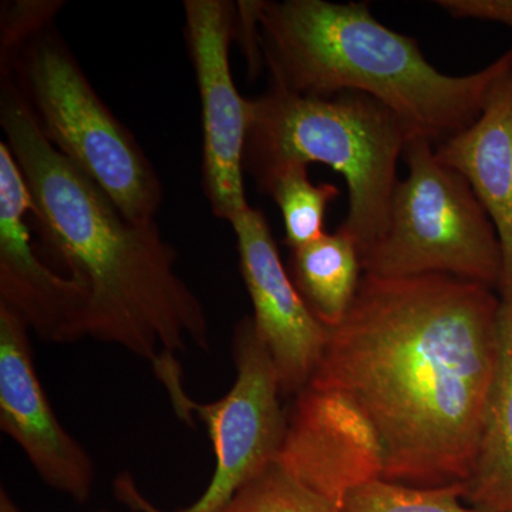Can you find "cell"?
Here are the masks:
<instances>
[{
  "label": "cell",
  "instance_id": "9a60e30c",
  "mask_svg": "<svg viewBox=\"0 0 512 512\" xmlns=\"http://www.w3.org/2000/svg\"><path fill=\"white\" fill-rule=\"evenodd\" d=\"M292 281L303 301L329 329L339 325L362 284V256L342 229L292 249Z\"/></svg>",
  "mask_w": 512,
  "mask_h": 512
},
{
  "label": "cell",
  "instance_id": "e0dca14e",
  "mask_svg": "<svg viewBox=\"0 0 512 512\" xmlns=\"http://www.w3.org/2000/svg\"><path fill=\"white\" fill-rule=\"evenodd\" d=\"M464 483L416 487L376 478L353 488L343 512H484L466 503Z\"/></svg>",
  "mask_w": 512,
  "mask_h": 512
},
{
  "label": "cell",
  "instance_id": "5b68a950",
  "mask_svg": "<svg viewBox=\"0 0 512 512\" xmlns=\"http://www.w3.org/2000/svg\"><path fill=\"white\" fill-rule=\"evenodd\" d=\"M53 20L0 46L2 80L18 90L43 136L128 221H156L163 187L153 164L93 89Z\"/></svg>",
  "mask_w": 512,
  "mask_h": 512
},
{
  "label": "cell",
  "instance_id": "5bb4252c",
  "mask_svg": "<svg viewBox=\"0 0 512 512\" xmlns=\"http://www.w3.org/2000/svg\"><path fill=\"white\" fill-rule=\"evenodd\" d=\"M466 503L484 512H512V298L498 311L497 362Z\"/></svg>",
  "mask_w": 512,
  "mask_h": 512
},
{
  "label": "cell",
  "instance_id": "7c38bea8",
  "mask_svg": "<svg viewBox=\"0 0 512 512\" xmlns=\"http://www.w3.org/2000/svg\"><path fill=\"white\" fill-rule=\"evenodd\" d=\"M286 416L276 461L316 493L342 507L357 485L383 478L379 437L348 397L308 386Z\"/></svg>",
  "mask_w": 512,
  "mask_h": 512
},
{
  "label": "cell",
  "instance_id": "7a4b0ae2",
  "mask_svg": "<svg viewBox=\"0 0 512 512\" xmlns=\"http://www.w3.org/2000/svg\"><path fill=\"white\" fill-rule=\"evenodd\" d=\"M0 126L28 185L46 248L89 291L87 338L120 346L151 366L190 345L208 352L204 308L175 272L177 254L156 221H128L43 136L8 80H2Z\"/></svg>",
  "mask_w": 512,
  "mask_h": 512
},
{
  "label": "cell",
  "instance_id": "d6986e66",
  "mask_svg": "<svg viewBox=\"0 0 512 512\" xmlns=\"http://www.w3.org/2000/svg\"><path fill=\"white\" fill-rule=\"evenodd\" d=\"M434 3L453 18L487 20L512 29V0H437Z\"/></svg>",
  "mask_w": 512,
  "mask_h": 512
},
{
  "label": "cell",
  "instance_id": "ffe728a7",
  "mask_svg": "<svg viewBox=\"0 0 512 512\" xmlns=\"http://www.w3.org/2000/svg\"><path fill=\"white\" fill-rule=\"evenodd\" d=\"M0 512H23L18 505L13 503L12 498L5 488H0Z\"/></svg>",
  "mask_w": 512,
  "mask_h": 512
},
{
  "label": "cell",
  "instance_id": "ba28073f",
  "mask_svg": "<svg viewBox=\"0 0 512 512\" xmlns=\"http://www.w3.org/2000/svg\"><path fill=\"white\" fill-rule=\"evenodd\" d=\"M185 37L202 110V175L212 212L231 224L248 210L244 187V148L249 100L239 94L229 45L237 35V3L185 0Z\"/></svg>",
  "mask_w": 512,
  "mask_h": 512
},
{
  "label": "cell",
  "instance_id": "30bf717a",
  "mask_svg": "<svg viewBox=\"0 0 512 512\" xmlns=\"http://www.w3.org/2000/svg\"><path fill=\"white\" fill-rule=\"evenodd\" d=\"M231 225L256 332L274 360L282 394L298 396L322 359L329 328L313 315L286 272L265 215L249 207Z\"/></svg>",
  "mask_w": 512,
  "mask_h": 512
},
{
  "label": "cell",
  "instance_id": "8992f818",
  "mask_svg": "<svg viewBox=\"0 0 512 512\" xmlns=\"http://www.w3.org/2000/svg\"><path fill=\"white\" fill-rule=\"evenodd\" d=\"M409 168L390 205L389 227L362 255L363 272L379 278L448 275L498 291L503 249L476 192L441 163L423 137L407 143Z\"/></svg>",
  "mask_w": 512,
  "mask_h": 512
},
{
  "label": "cell",
  "instance_id": "9c48e42d",
  "mask_svg": "<svg viewBox=\"0 0 512 512\" xmlns=\"http://www.w3.org/2000/svg\"><path fill=\"white\" fill-rule=\"evenodd\" d=\"M33 201L18 163L0 143V306L9 309L37 338L72 343L86 338L89 291L64 278L37 255L30 235Z\"/></svg>",
  "mask_w": 512,
  "mask_h": 512
},
{
  "label": "cell",
  "instance_id": "52a82bcc",
  "mask_svg": "<svg viewBox=\"0 0 512 512\" xmlns=\"http://www.w3.org/2000/svg\"><path fill=\"white\" fill-rule=\"evenodd\" d=\"M237 377L231 390L214 403L194 402L185 394L175 357H164L154 373L170 394L180 419L192 424V413L207 426L215 453L214 476L190 507L173 512H220L241 488L255 480L278 458L288 416L281 406V384L252 316L237 323L232 338ZM117 500L134 512H168L156 507L123 473L114 481Z\"/></svg>",
  "mask_w": 512,
  "mask_h": 512
},
{
  "label": "cell",
  "instance_id": "4fadbf2b",
  "mask_svg": "<svg viewBox=\"0 0 512 512\" xmlns=\"http://www.w3.org/2000/svg\"><path fill=\"white\" fill-rule=\"evenodd\" d=\"M441 163L458 171L493 221L503 249L500 299L512 298V67L494 83L483 113L436 147Z\"/></svg>",
  "mask_w": 512,
  "mask_h": 512
},
{
  "label": "cell",
  "instance_id": "277c9868",
  "mask_svg": "<svg viewBox=\"0 0 512 512\" xmlns=\"http://www.w3.org/2000/svg\"><path fill=\"white\" fill-rule=\"evenodd\" d=\"M413 137L419 136L367 94L305 96L271 84L249 100L244 170L261 191L285 168H333L349 191L348 217L339 228L362 255L389 227L397 164Z\"/></svg>",
  "mask_w": 512,
  "mask_h": 512
},
{
  "label": "cell",
  "instance_id": "8fae6325",
  "mask_svg": "<svg viewBox=\"0 0 512 512\" xmlns=\"http://www.w3.org/2000/svg\"><path fill=\"white\" fill-rule=\"evenodd\" d=\"M0 429L29 458L49 487L76 503L92 494L94 466L89 453L57 420L36 375L29 329L0 306Z\"/></svg>",
  "mask_w": 512,
  "mask_h": 512
},
{
  "label": "cell",
  "instance_id": "6da1fadb",
  "mask_svg": "<svg viewBox=\"0 0 512 512\" xmlns=\"http://www.w3.org/2000/svg\"><path fill=\"white\" fill-rule=\"evenodd\" d=\"M500 296L448 275H363L308 386L348 397L383 450V478L466 483L498 346Z\"/></svg>",
  "mask_w": 512,
  "mask_h": 512
},
{
  "label": "cell",
  "instance_id": "3957f363",
  "mask_svg": "<svg viewBox=\"0 0 512 512\" xmlns=\"http://www.w3.org/2000/svg\"><path fill=\"white\" fill-rule=\"evenodd\" d=\"M258 28L272 86L305 96L367 94L436 147L476 123L512 67L511 49L480 72L441 73L416 39L382 25L365 2H261Z\"/></svg>",
  "mask_w": 512,
  "mask_h": 512
},
{
  "label": "cell",
  "instance_id": "2e32d148",
  "mask_svg": "<svg viewBox=\"0 0 512 512\" xmlns=\"http://www.w3.org/2000/svg\"><path fill=\"white\" fill-rule=\"evenodd\" d=\"M278 205L285 224V244L291 249L303 247L325 235L326 214L330 202L339 197L336 185L313 184L308 168L289 167L279 171L262 187Z\"/></svg>",
  "mask_w": 512,
  "mask_h": 512
},
{
  "label": "cell",
  "instance_id": "ac0fdd59",
  "mask_svg": "<svg viewBox=\"0 0 512 512\" xmlns=\"http://www.w3.org/2000/svg\"><path fill=\"white\" fill-rule=\"evenodd\" d=\"M220 512H343L278 461L245 485Z\"/></svg>",
  "mask_w": 512,
  "mask_h": 512
},
{
  "label": "cell",
  "instance_id": "44dd1931",
  "mask_svg": "<svg viewBox=\"0 0 512 512\" xmlns=\"http://www.w3.org/2000/svg\"><path fill=\"white\" fill-rule=\"evenodd\" d=\"M99 512H107V511H99Z\"/></svg>",
  "mask_w": 512,
  "mask_h": 512
}]
</instances>
